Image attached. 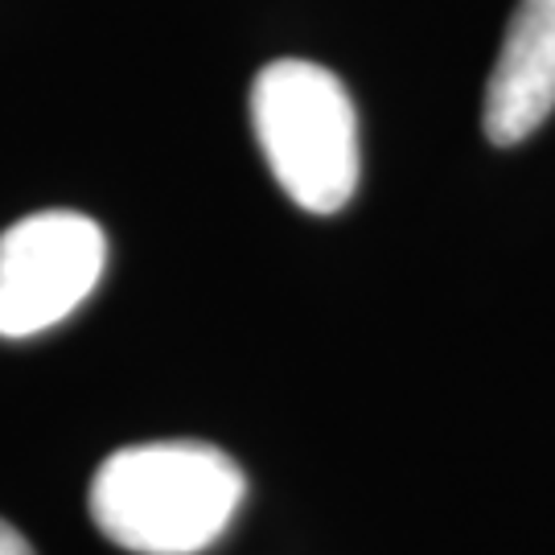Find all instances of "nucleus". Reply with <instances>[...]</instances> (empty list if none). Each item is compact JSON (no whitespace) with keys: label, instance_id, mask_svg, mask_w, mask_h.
I'll use <instances>...</instances> for the list:
<instances>
[{"label":"nucleus","instance_id":"nucleus-1","mask_svg":"<svg viewBox=\"0 0 555 555\" xmlns=\"http://www.w3.org/2000/svg\"><path fill=\"white\" fill-rule=\"evenodd\" d=\"M247 481L231 456L202 440L119 449L91 481V518L132 555H198L231 527Z\"/></svg>","mask_w":555,"mask_h":555},{"label":"nucleus","instance_id":"nucleus-2","mask_svg":"<svg viewBox=\"0 0 555 555\" xmlns=\"http://www.w3.org/2000/svg\"><path fill=\"white\" fill-rule=\"evenodd\" d=\"M251 124L280 190L334 215L358 190V116L346 82L305 59L268 62L251 82Z\"/></svg>","mask_w":555,"mask_h":555},{"label":"nucleus","instance_id":"nucleus-3","mask_svg":"<svg viewBox=\"0 0 555 555\" xmlns=\"http://www.w3.org/2000/svg\"><path fill=\"white\" fill-rule=\"evenodd\" d=\"M107 263L100 222L79 210H41L0 235V337H34L95 293Z\"/></svg>","mask_w":555,"mask_h":555},{"label":"nucleus","instance_id":"nucleus-4","mask_svg":"<svg viewBox=\"0 0 555 555\" xmlns=\"http://www.w3.org/2000/svg\"><path fill=\"white\" fill-rule=\"evenodd\" d=\"M555 112V0H518L486 82L481 128L511 149Z\"/></svg>","mask_w":555,"mask_h":555},{"label":"nucleus","instance_id":"nucleus-5","mask_svg":"<svg viewBox=\"0 0 555 555\" xmlns=\"http://www.w3.org/2000/svg\"><path fill=\"white\" fill-rule=\"evenodd\" d=\"M0 555H38V552L29 547V539L21 535L13 522L0 518Z\"/></svg>","mask_w":555,"mask_h":555}]
</instances>
